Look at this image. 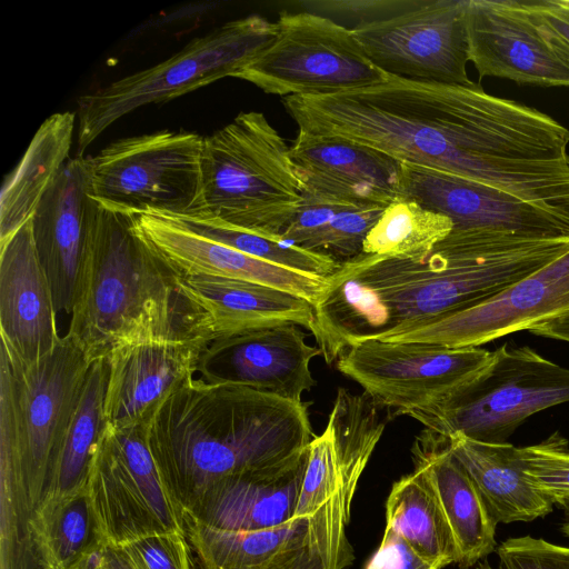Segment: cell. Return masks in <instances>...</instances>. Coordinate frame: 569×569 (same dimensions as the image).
<instances>
[{"instance_id": "obj_27", "label": "cell", "mask_w": 569, "mask_h": 569, "mask_svg": "<svg viewBox=\"0 0 569 569\" xmlns=\"http://www.w3.org/2000/svg\"><path fill=\"white\" fill-rule=\"evenodd\" d=\"M76 113L57 112L47 118L0 193V240H4L32 218L39 202L68 161Z\"/></svg>"}, {"instance_id": "obj_33", "label": "cell", "mask_w": 569, "mask_h": 569, "mask_svg": "<svg viewBox=\"0 0 569 569\" xmlns=\"http://www.w3.org/2000/svg\"><path fill=\"white\" fill-rule=\"evenodd\" d=\"M451 220L415 200L399 198L388 204L362 243V253L419 260L451 231Z\"/></svg>"}, {"instance_id": "obj_1", "label": "cell", "mask_w": 569, "mask_h": 569, "mask_svg": "<svg viewBox=\"0 0 569 569\" xmlns=\"http://www.w3.org/2000/svg\"><path fill=\"white\" fill-rule=\"evenodd\" d=\"M569 251V239L452 230L422 259L361 253L327 277L312 335L328 365L352 345L481 303Z\"/></svg>"}, {"instance_id": "obj_37", "label": "cell", "mask_w": 569, "mask_h": 569, "mask_svg": "<svg viewBox=\"0 0 569 569\" xmlns=\"http://www.w3.org/2000/svg\"><path fill=\"white\" fill-rule=\"evenodd\" d=\"M118 547L132 569H191L188 539L180 532L150 535Z\"/></svg>"}, {"instance_id": "obj_19", "label": "cell", "mask_w": 569, "mask_h": 569, "mask_svg": "<svg viewBox=\"0 0 569 569\" xmlns=\"http://www.w3.org/2000/svg\"><path fill=\"white\" fill-rule=\"evenodd\" d=\"M134 227L176 276H214L266 284L315 305L327 278L316 277L251 257L188 229L159 211L137 212Z\"/></svg>"}, {"instance_id": "obj_32", "label": "cell", "mask_w": 569, "mask_h": 569, "mask_svg": "<svg viewBox=\"0 0 569 569\" xmlns=\"http://www.w3.org/2000/svg\"><path fill=\"white\" fill-rule=\"evenodd\" d=\"M327 427L333 437L346 513L350 518L358 481L383 433L385 422L370 396L339 388Z\"/></svg>"}, {"instance_id": "obj_36", "label": "cell", "mask_w": 569, "mask_h": 569, "mask_svg": "<svg viewBox=\"0 0 569 569\" xmlns=\"http://www.w3.org/2000/svg\"><path fill=\"white\" fill-rule=\"evenodd\" d=\"M341 488L335 441L326 426L309 443L295 518L313 516Z\"/></svg>"}, {"instance_id": "obj_25", "label": "cell", "mask_w": 569, "mask_h": 569, "mask_svg": "<svg viewBox=\"0 0 569 569\" xmlns=\"http://www.w3.org/2000/svg\"><path fill=\"white\" fill-rule=\"evenodd\" d=\"M307 456L308 450L279 470L227 477L211 486L186 516L230 531L287 525L295 518Z\"/></svg>"}, {"instance_id": "obj_24", "label": "cell", "mask_w": 569, "mask_h": 569, "mask_svg": "<svg viewBox=\"0 0 569 569\" xmlns=\"http://www.w3.org/2000/svg\"><path fill=\"white\" fill-rule=\"evenodd\" d=\"M413 473L436 496L459 550V569H471L497 549L498 523L462 465L449 439L425 428L411 448Z\"/></svg>"}, {"instance_id": "obj_29", "label": "cell", "mask_w": 569, "mask_h": 569, "mask_svg": "<svg viewBox=\"0 0 569 569\" xmlns=\"http://www.w3.org/2000/svg\"><path fill=\"white\" fill-rule=\"evenodd\" d=\"M385 209L303 190L280 239L342 262L362 253L363 240Z\"/></svg>"}, {"instance_id": "obj_6", "label": "cell", "mask_w": 569, "mask_h": 569, "mask_svg": "<svg viewBox=\"0 0 569 569\" xmlns=\"http://www.w3.org/2000/svg\"><path fill=\"white\" fill-rule=\"evenodd\" d=\"M276 22L251 14L194 38L182 50L148 69L82 94L77 101L78 151L133 110L163 103L224 77H234L267 49Z\"/></svg>"}, {"instance_id": "obj_45", "label": "cell", "mask_w": 569, "mask_h": 569, "mask_svg": "<svg viewBox=\"0 0 569 569\" xmlns=\"http://www.w3.org/2000/svg\"><path fill=\"white\" fill-rule=\"evenodd\" d=\"M101 551L94 558H92L88 563H86L83 567H81L80 569H99V559H100Z\"/></svg>"}, {"instance_id": "obj_22", "label": "cell", "mask_w": 569, "mask_h": 569, "mask_svg": "<svg viewBox=\"0 0 569 569\" xmlns=\"http://www.w3.org/2000/svg\"><path fill=\"white\" fill-rule=\"evenodd\" d=\"M289 158L303 190L383 207L401 198L402 162L371 147L299 130Z\"/></svg>"}, {"instance_id": "obj_23", "label": "cell", "mask_w": 569, "mask_h": 569, "mask_svg": "<svg viewBox=\"0 0 569 569\" xmlns=\"http://www.w3.org/2000/svg\"><path fill=\"white\" fill-rule=\"evenodd\" d=\"M51 287L39 260L32 219L0 240L1 340L27 362L50 355L58 335Z\"/></svg>"}, {"instance_id": "obj_18", "label": "cell", "mask_w": 569, "mask_h": 569, "mask_svg": "<svg viewBox=\"0 0 569 569\" xmlns=\"http://www.w3.org/2000/svg\"><path fill=\"white\" fill-rule=\"evenodd\" d=\"M204 346L198 340L148 333L113 347L106 357L107 426L143 425L163 399L194 377Z\"/></svg>"}, {"instance_id": "obj_14", "label": "cell", "mask_w": 569, "mask_h": 569, "mask_svg": "<svg viewBox=\"0 0 569 569\" xmlns=\"http://www.w3.org/2000/svg\"><path fill=\"white\" fill-rule=\"evenodd\" d=\"M568 313L569 251L481 303L371 339L447 348L480 347Z\"/></svg>"}, {"instance_id": "obj_31", "label": "cell", "mask_w": 569, "mask_h": 569, "mask_svg": "<svg viewBox=\"0 0 569 569\" xmlns=\"http://www.w3.org/2000/svg\"><path fill=\"white\" fill-rule=\"evenodd\" d=\"M386 527L442 569L459 562L449 522L433 492L416 473L393 483L386 505Z\"/></svg>"}, {"instance_id": "obj_21", "label": "cell", "mask_w": 569, "mask_h": 569, "mask_svg": "<svg viewBox=\"0 0 569 569\" xmlns=\"http://www.w3.org/2000/svg\"><path fill=\"white\" fill-rule=\"evenodd\" d=\"M173 277L177 289L191 309L196 332L206 345L283 323L313 330V305L290 292L240 279Z\"/></svg>"}, {"instance_id": "obj_11", "label": "cell", "mask_w": 569, "mask_h": 569, "mask_svg": "<svg viewBox=\"0 0 569 569\" xmlns=\"http://www.w3.org/2000/svg\"><path fill=\"white\" fill-rule=\"evenodd\" d=\"M480 347L363 340L336 361L378 408L396 415L427 411L453 398L490 360Z\"/></svg>"}, {"instance_id": "obj_46", "label": "cell", "mask_w": 569, "mask_h": 569, "mask_svg": "<svg viewBox=\"0 0 569 569\" xmlns=\"http://www.w3.org/2000/svg\"><path fill=\"white\" fill-rule=\"evenodd\" d=\"M477 569H497V568H493L489 561H487L486 559L480 561L478 565H477Z\"/></svg>"}, {"instance_id": "obj_2", "label": "cell", "mask_w": 569, "mask_h": 569, "mask_svg": "<svg viewBox=\"0 0 569 569\" xmlns=\"http://www.w3.org/2000/svg\"><path fill=\"white\" fill-rule=\"evenodd\" d=\"M143 429L184 515L227 477L295 463L313 438L305 402L194 377L161 401Z\"/></svg>"}, {"instance_id": "obj_3", "label": "cell", "mask_w": 569, "mask_h": 569, "mask_svg": "<svg viewBox=\"0 0 569 569\" xmlns=\"http://www.w3.org/2000/svg\"><path fill=\"white\" fill-rule=\"evenodd\" d=\"M134 217L92 197L68 331L91 360L144 332L194 333L173 273L138 233Z\"/></svg>"}, {"instance_id": "obj_16", "label": "cell", "mask_w": 569, "mask_h": 569, "mask_svg": "<svg viewBox=\"0 0 569 569\" xmlns=\"http://www.w3.org/2000/svg\"><path fill=\"white\" fill-rule=\"evenodd\" d=\"M306 338L300 326L283 323L216 339L201 349L197 372L209 382L247 385L300 402L317 383L311 359L321 356Z\"/></svg>"}, {"instance_id": "obj_15", "label": "cell", "mask_w": 569, "mask_h": 569, "mask_svg": "<svg viewBox=\"0 0 569 569\" xmlns=\"http://www.w3.org/2000/svg\"><path fill=\"white\" fill-rule=\"evenodd\" d=\"M402 173L401 197L448 217L452 230L569 239V216L448 172L402 162Z\"/></svg>"}, {"instance_id": "obj_30", "label": "cell", "mask_w": 569, "mask_h": 569, "mask_svg": "<svg viewBox=\"0 0 569 569\" xmlns=\"http://www.w3.org/2000/svg\"><path fill=\"white\" fill-rule=\"evenodd\" d=\"M106 357L91 362L81 397L64 435L43 498L86 489L92 463L107 431Z\"/></svg>"}, {"instance_id": "obj_7", "label": "cell", "mask_w": 569, "mask_h": 569, "mask_svg": "<svg viewBox=\"0 0 569 569\" xmlns=\"http://www.w3.org/2000/svg\"><path fill=\"white\" fill-rule=\"evenodd\" d=\"M569 402V369L528 346L503 343L489 362L443 405L407 416L445 437L505 443L530 416Z\"/></svg>"}, {"instance_id": "obj_5", "label": "cell", "mask_w": 569, "mask_h": 569, "mask_svg": "<svg viewBox=\"0 0 569 569\" xmlns=\"http://www.w3.org/2000/svg\"><path fill=\"white\" fill-rule=\"evenodd\" d=\"M302 191L284 139L263 113L240 112L203 137L201 198L190 216L281 240Z\"/></svg>"}, {"instance_id": "obj_12", "label": "cell", "mask_w": 569, "mask_h": 569, "mask_svg": "<svg viewBox=\"0 0 569 569\" xmlns=\"http://www.w3.org/2000/svg\"><path fill=\"white\" fill-rule=\"evenodd\" d=\"M342 489L313 516L257 531H230L186 516L199 569H345L353 561Z\"/></svg>"}, {"instance_id": "obj_20", "label": "cell", "mask_w": 569, "mask_h": 569, "mask_svg": "<svg viewBox=\"0 0 569 569\" xmlns=\"http://www.w3.org/2000/svg\"><path fill=\"white\" fill-rule=\"evenodd\" d=\"M91 206L89 157L77 156L66 162L31 218L34 247L57 312L72 310Z\"/></svg>"}, {"instance_id": "obj_8", "label": "cell", "mask_w": 569, "mask_h": 569, "mask_svg": "<svg viewBox=\"0 0 569 569\" xmlns=\"http://www.w3.org/2000/svg\"><path fill=\"white\" fill-rule=\"evenodd\" d=\"M203 137L162 130L122 138L89 157L92 197L109 207L176 216L198 211Z\"/></svg>"}, {"instance_id": "obj_43", "label": "cell", "mask_w": 569, "mask_h": 569, "mask_svg": "<svg viewBox=\"0 0 569 569\" xmlns=\"http://www.w3.org/2000/svg\"><path fill=\"white\" fill-rule=\"evenodd\" d=\"M99 569H132L119 547L107 545L100 555Z\"/></svg>"}, {"instance_id": "obj_40", "label": "cell", "mask_w": 569, "mask_h": 569, "mask_svg": "<svg viewBox=\"0 0 569 569\" xmlns=\"http://www.w3.org/2000/svg\"><path fill=\"white\" fill-rule=\"evenodd\" d=\"M365 569H442L441 566L417 551L403 537L389 527L378 550Z\"/></svg>"}, {"instance_id": "obj_44", "label": "cell", "mask_w": 569, "mask_h": 569, "mask_svg": "<svg viewBox=\"0 0 569 569\" xmlns=\"http://www.w3.org/2000/svg\"><path fill=\"white\" fill-rule=\"evenodd\" d=\"M562 511L563 517L560 525V531L565 537L569 538V503L562 508Z\"/></svg>"}, {"instance_id": "obj_42", "label": "cell", "mask_w": 569, "mask_h": 569, "mask_svg": "<svg viewBox=\"0 0 569 569\" xmlns=\"http://www.w3.org/2000/svg\"><path fill=\"white\" fill-rule=\"evenodd\" d=\"M529 332L538 337L569 342V313L546 321L530 329Z\"/></svg>"}, {"instance_id": "obj_35", "label": "cell", "mask_w": 569, "mask_h": 569, "mask_svg": "<svg viewBox=\"0 0 569 569\" xmlns=\"http://www.w3.org/2000/svg\"><path fill=\"white\" fill-rule=\"evenodd\" d=\"M529 485L559 508L569 503V440L555 431L539 443L520 447Z\"/></svg>"}, {"instance_id": "obj_9", "label": "cell", "mask_w": 569, "mask_h": 569, "mask_svg": "<svg viewBox=\"0 0 569 569\" xmlns=\"http://www.w3.org/2000/svg\"><path fill=\"white\" fill-rule=\"evenodd\" d=\"M271 44L234 78L278 96L329 94L388 80L352 29L312 12L282 11Z\"/></svg>"}, {"instance_id": "obj_13", "label": "cell", "mask_w": 569, "mask_h": 569, "mask_svg": "<svg viewBox=\"0 0 569 569\" xmlns=\"http://www.w3.org/2000/svg\"><path fill=\"white\" fill-rule=\"evenodd\" d=\"M466 7L467 0H425L352 31L368 58L389 76L470 86Z\"/></svg>"}, {"instance_id": "obj_10", "label": "cell", "mask_w": 569, "mask_h": 569, "mask_svg": "<svg viewBox=\"0 0 569 569\" xmlns=\"http://www.w3.org/2000/svg\"><path fill=\"white\" fill-rule=\"evenodd\" d=\"M87 487L109 545L156 533L186 535L184 511L160 472L143 425L107 426Z\"/></svg>"}, {"instance_id": "obj_34", "label": "cell", "mask_w": 569, "mask_h": 569, "mask_svg": "<svg viewBox=\"0 0 569 569\" xmlns=\"http://www.w3.org/2000/svg\"><path fill=\"white\" fill-rule=\"evenodd\" d=\"M170 216L188 229L210 240L263 261L311 276L327 278L335 273L341 264L330 256L249 232L217 219L201 216Z\"/></svg>"}, {"instance_id": "obj_4", "label": "cell", "mask_w": 569, "mask_h": 569, "mask_svg": "<svg viewBox=\"0 0 569 569\" xmlns=\"http://www.w3.org/2000/svg\"><path fill=\"white\" fill-rule=\"evenodd\" d=\"M92 361L70 333L32 363L1 340L0 477L14 480L30 515L44 497Z\"/></svg>"}, {"instance_id": "obj_41", "label": "cell", "mask_w": 569, "mask_h": 569, "mask_svg": "<svg viewBox=\"0 0 569 569\" xmlns=\"http://www.w3.org/2000/svg\"><path fill=\"white\" fill-rule=\"evenodd\" d=\"M422 1H375V0H360V1H322V2H312L317 6H322L327 8V10H335L347 12L356 16H373L378 13L379 16L382 12L389 11L392 16L399 14L401 12L413 9L421 3Z\"/></svg>"}, {"instance_id": "obj_39", "label": "cell", "mask_w": 569, "mask_h": 569, "mask_svg": "<svg viewBox=\"0 0 569 569\" xmlns=\"http://www.w3.org/2000/svg\"><path fill=\"white\" fill-rule=\"evenodd\" d=\"M545 39L569 66V0H520Z\"/></svg>"}, {"instance_id": "obj_17", "label": "cell", "mask_w": 569, "mask_h": 569, "mask_svg": "<svg viewBox=\"0 0 569 569\" xmlns=\"http://www.w3.org/2000/svg\"><path fill=\"white\" fill-rule=\"evenodd\" d=\"M469 61L479 78L569 87V66L545 39L520 0H467Z\"/></svg>"}, {"instance_id": "obj_38", "label": "cell", "mask_w": 569, "mask_h": 569, "mask_svg": "<svg viewBox=\"0 0 569 569\" xmlns=\"http://www.w3.org/2000/svg\"><path fill=\"white\" fill-rule=\"evenodd\" d=\"M497 569H569V547L532 536L511 537L496 549Z\"/></svg>"}, {"instance_id": "obj_26", "label": "cell", "mask_w": 569, "mask_h": 569, "mask_svg": "<svg viewBox=\"0 0 569 569\" xmlns=\"http://www.w3.org/2000/svg\"><path fill=\"white\" fill-rule=\"evenodd\" d=\"M448 439L452 455L473 480L497 523L529 522L552 512L553 503L523 475L520 447L476 441L461 433Z\"/></svg>"}, {"instance_id": "obj_28", "label": "cell", "mask_w": 569, "mask_h": 569, "mask_svg": "<svg viewBox=\"0 0 569 569\" xmlns=\"http://www.w3.org/2000/svg\"><path fill=\"white\" fill-rule=\"evenodd\" d=\"M29 529L41 569H80L108 545L88 487L43 498Z\"/></svg>"}]
</instances>
